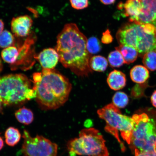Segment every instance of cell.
<instances>
[{"mask_svg": "<svg viewBox=\"0 0 156 156\" xmlns=\"http://www.w3.org/2000/svg\"><path fill=\"white\" fill-rule=\"evenodd\" d=\"M87 40L74 23L64 25L57 37L55 49L60 62L79 76L87 77L92 73L89 65L91 54L87 49Z\"/></svg>", "mask_w": 156, "mask_h": 156, "instance_id": "1", "label": "cell"}, {"mask_svg": "<svg viewBox=\"0 0 156 156\" xmlns=\"http://www.w3.org/2000/svg\"><path fill=\"white\" fill-rule=\"evenodd\" d=\"M33 76L37 102L42 109L55 110L67 102L72 86L65 76L56 70L43 69Z\"/></svg>", "mask_w": 156, "mask_h": 156, "instance_id": "2", "label": "cell"}, {"mask_svg": "<svg viewBox=\"0 0 156 156\" xmlns=\"http://www.w3.org/2000/svg\"><path fill=\"white\" fill-rule=\"evenodd\" d=\"M116 37L120 45L135 48L140 57L148 52H156V27L153 24L126 23L119 29Z\"/></svg>", "mask_w": 156, "mask_h": 156, "instance_id": "3", "label": "cell"}, {"mask_svg": "<svg viewBox=\"0 0 156 156\" xmlns=\"http://www.w3.org/2000/svg\"><path fill=\"white\" fill-rule=\"evenodd\" d=\"M145 111L132 116L134 124L129 145L133 151L156 150V111L152 109Z\"/></svg>", "mask_w": 156, "mask_h": 156, "instance_id": "4", "label": "cell"}, {"mask_svg": "<svg viewBox=\"0 0 156 156\" xmlns=\"http://www.w3.org/2000/svg\"><path fill=\"white\" fill-rule=\"evenodd\" d=\"M36 95L30 80L23 74L0 77V102L5 105L18 104L36 98Z\"/></svg>", "mask_w": 156, "mask_h": 156, "instance_id": "5", "label": "cell"}, {"mask_svg": "<svg viewBox=\"0 0 156 156\" xmlns=\"http://www.w3.org/2000/svg\"><path fill=\"white\" fill-rule=\"evenodd\" d=\"M105 143L99 130L89 128L82 129L78 137L69 140L67 147L71 156H109Z\"/></svg>", "mask_w": 156, "mask_h": 156, "instance_id": "6", "label": "cell"}, {"mask_svg": "<svg viewBox=\"0 0 156 156\" xmlns=\"http://www.w3.org/2000/svg\"><path fill=\"white\" fill-rule=\"evenodd\" d=\"M99 118L105 121V131L116 138L119 143L122 151L125 150L124 144L119 137V131L125 141L130 145L134 124L133 119L122 114L118 107L112 103L99 109L97 112Z\"/></svg>", "mask_w": 156, "mask_h": 156, "instance_id": "7", "label": "cell"}, {"mask_svg": "<svg viewBox=\"0 0 156 156\" xmlns=\"http://www.w3.org/2000/svg\"><path fill=\"white\" fill-rule=\"evenodd\" d=\"M24 142L21 151L24 156H57L58 145L42 136H31L26 130L23 132Z\"/></svg>", "mask_w": 156, "mask_h": 156, "instance_id": "8", "label": "cell"}, {"mask_svg": "<svg viewBox=\"0 0 156 156\" xmlns=\"http://www.w3.org/2000/svg\"><path fill=\"white\" fill-rule=\"evenodd\" d=\"M141 13L133 22L138 24H151L156 27V0H140Z\"/></svg>", "mask_w": 156, "mask_h": 156, "instance_id": "9", "label": "cell"}, {"mask_svg": "<svg viewBox=\"0 0 156 156\" xmlns=\"http://www.w3.org/2000/svg\"><path fill=\"white\" fill-rule=\"evenodd\" d=\"M33 23L32 18L28 15L14 17L12 20L11 29L15 36L24 37L30 34Z\"/></svg>", "mask_w": 156, "mask_h": 156, "instance_id": "10", "label": "cell"}, {"mask_svg": "<svg viewBox=\"0 0 156 156\" xmlns=\"http://www.w3.org/2000/svg\"><path fill=\"white\" fill-rule=\"evenodd\" d=\"M35 58L38 60L43 69H53L57 65L59 56L57 51L54 48L45 49Z\"/></svg>", "mask_w": 156, "mask_h": 156, "instance_id": "11", "label": "cell"}, {"mask_svg": "<svg viewBox=\"0 0 156 156\" xmlns=\"http://www.w3.org/2000/svg\"><path fill=\"white\" fill-rule=\"evenodd\" d=\"M126 81L125 74L118 70L111 72L107 78V83L109 87L114 90L123 88L126 85Z\"/></svg>", "mask_w": 156, "mask_h": 156, "instance_id": "12", "label": "cell"}, {"mask_svg": "<svg viewBox=\"0 0 156 156\" xmlns=\"http://www.w3.org/2000/svg\"><path fill=\"white\" fill-rule=\"evenodd\" d=\"M124 15L129 17V22H133L141 13L142 5L140 0H127L123 4Z\"/></svg>", "mask_w": 156, "mask_h": 156, "instance_id": "13", "label": "cell"}, {"mask_svg": "<svg viewBox=\"0 0 156 156\" xmlns=\"http://www.w3.org/2000/svg\"><path fill=\"white\" fill-rule=\"evenodd\" d=\"M130 77L134 82L138 84L145 83L150 77L147 68L141 65H136L130 71Z\"/></svg>", "mask_w": 156, "mask_h": 156, "instance_id": "14", "label": "cell"}, {"mask_svg": "<svg viewBox=\"0 0 156 156\" xmlns=\"http://www.w3.org/2000/svg\"><path fill=\"white\" fill-rule=\"evenodd\" d=\"M115 48L122 54L125 64H129L133 63L137 59L138 53L137 50L134 48L128 46L120 45Z\"/></svg>", "mask_w": 156, "mask_h": 156, "instance_id": "15", "label": "cell"}, {"mask_svg": "<svg viewBox=\"0 0 156 156\" xmlns=\"http://www.w3.org/2000/svg\"><path fill=\"white\" fill-rule=\"evenodd\" d=\"M15 116L19 122L25 125L32 123L34 120V115L32 111L25 107L17 110L15 113Z\"/></svg>", "mask_w": 156, "mask_h": 156, "instance_id": "16", "label": "cell"}, {"mask_svg": "<svg viewBox=\"0 0 156 156\" xmlns=\"http://www.w3.org/2000/svg\"><path fill=\"white\" fill-rule=\"evenodd\" d=\"M19 55V48L11 46L6 48L1 52V56L4 61L10 64H15Z\"/></svg>", "mask_w": 156, "mask_h": 156, "instance_id": "17", "label": "cell"}, {"mask_svg": "<svg viewBox=\"0 0 156 156\" xmlns=\"http://www.w3.org/2000/svg\"><path fill=\"white\" fill-rule=\"evenodd\" d=\"M89 65L93 71L102 72L106 69L108 62L106 58L102 56H94L90 58Z\"/></svg>", "mask_w": 156, "mask_h": 156, "instance_id": "18", "label": "cell"}, {"mask_svg": "<svg viewBox=\"0 0 156 156\" xmlns=\"http://www.w3.org/2000/svg\"><path fill=\"white\" fill-rule=\"evenodd\" d=\"M5 142L8 145L14 146L20 141L21 134L17 128L10 127L5 132Z\"/></svg>", "mask_w": 156, "mask_h": 156, "instance_id": "19", "label": "cell"}, {"mask_svg": "<svg viewBox=\"0 0 156 156\" xmlns=\"http://www.w3.org/2000/svg\"><path fill=\"white\" fill-rule=\"evenodd\" d=\"M14 35L7 30L0 34V48H6L12 46L15 44Z\"/></svg>", "mask_w": 156, "mask_h": 156, "instance_id": "20", "label": "cell"}, {"mask_svg": "<svg viewBox=\"0 0 156 156\" xmlns=\"http://www.w3.org/2000/svg\"><path fill=\"white\" fill-rule=\"evenodd\" d=\"M108 59L111 67H120L125 63L122 54L117 50L112 51L109 54Z\"/></svg>", "mask_w": 156, "mask_h": 156, "instance_id": "21", "label": "cell"}, {"mask_svg": "<svg viewBox=\"0 0 156 156\" xmlns=\"http://www.w3.org/2000/svg\"><path fill=\"white\" fill-rule=\"evenodd\" d=\"M142 62L145 67L151 71L156 70V52L151 51L146 53L143 56Z\"/></svg>", "mask_w": 156, "mask_h": 156, "instance_id": "22", "label": "cell"}, {"mask_svg": "<svg viewBox=\"0 0 156 156\" xmlns=\"http://www.w3.org/2000/svg\"><path fill=\"white\" fill-rule=\"evenodd\" d=\"M129 101L128 95L121 91L116 92L112 98L113 104L118 108H125L128 104Z\"/></svg>", "mask_w": 156, "mask_h": 156, "instance_id": "23", "label": "cell"}, {"mask_svg": "<svg viewBox=\"0 0 156 156\" xmlns=\"http://www.w3.org/2000/svg\"><path fill=\"white\" fill-rule=\"evenodd\" d=\"M87 48L89 53L92 55L100 52L101 46L98 39L95 37H91L87 40Z\"/></svg>", "mask_w": 156, "mask_h": 156, "instance_id": "24", "label": "cell"}, {"mask_svg": "<svg viewBox=\"0 0 156 156\" xmlns=\"http://www.w3.org/2000/svg\"><path fill=\"white\" fill-rule=\"evenodd\" d=\"M136 84L133 87L131 91V96L133 98H138L144 95V91L148 85L147 83Z\"/></svg>", "mask_w": 156, "mask_h": 156, "instance_id": "25", "label": "cell"}, {"mask_svg": "<svg viewBox=\"0 0 156 156\" xmlns=\"http://www.w3.org/2000/svg\"><path fill=\"white\" fill-rule=\"evenodd\" d=\"M71 6L73 9L81 10L89 6V0H70Z\"/></svg>", "mask_w": 156, "mask_h": 156, "instance_id": "26", "label": "cell"}, {"mask_svg": "<svg viewBox=\"0 0 156 156\" xmlns=\"http://www.w3.org/2000/svg\"><path fill=\"white\" fill-rule=\"evenodd\" d=\"M113 40V37L109 29H107L103 33L102 36L101 38V42L102 43L105 44H110L112 42Z\"/></svg>", "mask_w": 156, "mask_h": 156, "instance_id": "27", "label": "cell"}, {"mask_svg": "<svg viewBox=\"0 0 156 156\" xmlns=\"http://www.w3.org/2000/svg\"><path fill=\"white\" fill-rule=\"evenodd\" d=\"M135 156H156V150L154 151L141 152L137 149L134 150Z\"/></svg>", "mask_w": 156, "mask_h": 156, "instance_id": "28", "label": "cell"}, {"mask_svg": "<svg viewBox=\"0 0 156 156\" xmlns=\"http://www.w3.org/2000/svg\"><path fill=\"white\" fill-rule=\"evenodd\" d=\"M151 101L152 105L156 108V90L154 91L151 97Z\"/></svg>", "mask_w": 156, "mask_h": 156, "instance_id": "29", "label": "cell"}, {"mask_svg": "<svg viewBox=\"0 0 156 156\" xmlns=\"http://www.w3.org/2000/svg\"><path fill=\"white\" fill-rule=\"evenodd\" d=\"M101 3L105 5H110L114 3L116 0H99Z\"/></svg>", "mask_w": 156, "mask_h": 156, "instance_id": "30", "label": "cell"}, {"mask_svg": "<svg viewBox=\"0 0 156 156\" xmlns=\"http://www.w3.org/2000/svg\"><path fill=\"white\" fill-rule=\"evenodd\" d=\"M4 28V24L2 21L0 19V34L3 30Z\"/></svg>", "mask_w": 156, "mask_h": 156, "instance_id": "31", "label": "cell"}, {"mask_svg": "<svg viewBox=\"0 0 156 156\" xmlns=\"http://www.w3.org/2000/svg\"><path fill=\"white\" fill-rule=\"evenodd\" d=\"M4 146V142L0 136V151L2 149Z\"/></svg>", "mask_w": 156, "mask_h": 156, "instance_id": "32", "label": "cell"}, {"mask_svg": "<svg viewBox=\"0 0 156 156\" xmlns=\"http://www.w3.org/2000/svg\"><path fill=\"white\" fill-rule=\"evenodd\" d=\"M2 68V63L1 58H0V73H1Z\"/></svg>", "mask_w": 156, "mask_h": 156, "instance_id": "33", "label": "cell"}]
</instances>
